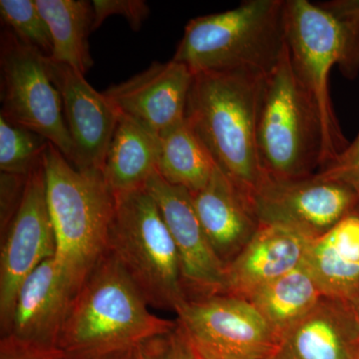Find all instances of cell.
<instances>
[{"label": "cell", "instance_id": "6da1fadb", "mask_svg": "<svg viewBox=\"0 0 359 359\" xmlns=\"http://www.w3.org/2000/svg\"><path fill=\"white\" fill-rule=\"evenodd\" d=\"M285 41L295 72L320 112L325 135L323 168L349 144L335 115L328 84L335 65L344 76H358L359 0H285Z\"/></svg>", "mask_w": 359, "mask_h": 359}, {"label": "cell", "instance_id": "7a4b0ae2", "mask_svg": "<svg viewBox=\"0 0 359 359\" xmlns=\"http://www.w3.org/2000/svg\"><path fill=\"white\" fill-rule=\"evenodd\" d=\"M149 306L108 252L73 297L56 347L69 359L132 351L143 340L176 327V320L159 318Z\"/></svg>", "mask_w": 359, "mask_h": 359}, {"label": "cell", "instance_id": "3957f363", "mask_svg": "<svg viewBox=\"0 0 359 359\" xmlns=\"http://www.w3.org/2000/svg\"><path fill=\"white\" fill-rule=\"evenodd\" d=\"M266 75L245 71L194 75L186 119L217 166L252 197L264 173L257 119Z\"/></svg>", "mask_w": 359, "mask_h": 359}, {"label": "cell", "instance_id": "277c9868", "mask_svg": "<svg viewBox=\"0 0 359 359\" xmlns=\"http://www.w3.org/2000/svg\"><path fill=\"white\" fill-rule=\"evenodd\" d=\"M44 171L47 204L56 238L54 259L76 294L107 255L115 193L102 172L76 169L52 144L44 155Z\"/></svg>", "mask_w": 359, "mask_h": 359}, {"label": "cell", "instance_id": "5b68a950", "mask_svg": "<svg viewBox=\"0 0 359 359\" xmlns=\"http://www.w3.org/2000/svg\"><path fill=\"white\" fill-rule=\"evenodd\" d=\"M285 44V0H249L189 21L172 59L194 74L245 71L268 75Z\"/></svg>", "mask_w": 359, "mask_h": 359}, {"label": "cell", "instance_id": "8992f818", "mask_svg": "<svg viewBox=\"0 0 359 359\" xmlns=\"http://www.w3.org/2000/svg\"><path fill=\"white\" fill-rule=\"evenodd\" d=\"M257 136L266 177L304 178L323 166L325 135L320 112L295 72L287 44L264 79Z\"/></svg>", "mask_w": 359, "mask_h": 359}, {"label": "cell", "instance_id": "52a82bcc", "mask_svg": "<svg viewBox=\"0 0 359 359\" xmlns=\"http://www.w3.org/2000/svg\"><path fill=\"white\" fill-rule=\"evenodd\" d=\"M115 196L108 252L149 306L176 313L188 297L178 252L159 208L145 188Z\"/></svg>", "mask_w": 359, "mask_h": 359}, {"label": "cell", "instance_id": "ba28073f", "mask_svg": "<svg viewBox=\"0 0 359 359\" xmlns=\"http://www.w3.org/2000/svg\"><path fill=\"white\" fill-rule=\"evenodd\" d=\"M0 67L2 117L41 135L72 164L74 149L60 93L49 73L48 57L6 28L1 34Z\"/></svg>", "mask_w": 359, "mask_h": 359}, {"label": "cell", "instance_id": "9c48e42d", "mask_svg": "<svg viewBox=\"0 0 359 359\" xmlns=\"http://www.w3.org/2000/svg\"><path fill=\"white\" fill-rule=\"evenodd\" d=\"M177 323L199 359H269L278 339L249 301L222 294L187 299Z\"/></svg>", "mask_w": 359, "mask_h": 359}, {"label": "cell", "instance_id": "30bf717a", "mask_svg": "<svg viewBox=\"0 0 359 359\" xmlns=\"http://www.w3.org/2000/svg\"><path fill=\"white\" fill-rule=\"evenodd\" d=\"M252 200L259 224L287 229L309 241L359 209L348 186L318 172L297 179L264 177Z\"/></svg>", "mask_w": 359, "mask_h": 359}, {"label": "cell", "instance_id": "8fae6325", "mask_svg": "<svg viewBox=\"0 0 359 359\" xmlns=\"http://www.w3.org/2000/svg\"><path fill=\"white\" fill-rule=\"evenodd\" d=\"M0 254V323H11L16 297L28 276L56 255V238L46 198L44 160L28 176L20 207L4 231Z\"/></svg>", "mask_w": 359, "mask_h": 359}, {"label": "cell", "instance_id": "7c38bea8", "mask_svg": "<svg viewBox=\"0 0 359 359\" xmlns=\"http://www.w3.org/2000/svg\"><path fill=\"white\" fill-rule=\"evenodd\" d=\"M145 189L155 200L173 238L188 299L224 294L226 266L201 226L190 192L167 183L157 172L148 180Z\"/></svg>", "mask_w": 359, "mask_h": 359}, {"label": "cell", "instance_id": "4fadbf2b", "mask_svg": "<svg viewBox=\"0 0 359 359\" xmlns=\"http://www.w3.org/2000/svg\"><path fill=\"white\" fill-rule=\"evenodd\" d=\"M48 69L62 100L66 126L74 149L73 166L103 173L119 112L104 93L94 89L83 74L70 66L48 58Z\"/></svg>", "mask_w": 359, "mask_h": 359}, {"label": "cell", "instance_id": "5bb4252c", "mask_svg": "<svg viewBox=\"0 0 359 359\" xmlns=\"http://www.w3.org/2000/svg\"><path fill=\"white\" fill-rule=\"evenodd\" d=\"M194 73L183 63L153 62L103 92L118 112L160 135L186 117Z\"/></svg>", "mask_w": 359, "mask_h": 359}, {"label": "cell", "instance_id": "9a60e30c", "mask_svg": "<svg viewBox=\"0 0 359 359\" xmlns=\"http://www.w3.org/2000/svg\"><path fill=\"white\" fill-rule=\"evenodd\" d=\"M190 194L201 226L226 268L261 226L252 198L218 166L202 190Z\"/></svg>", "mask_w": 359, "mask_h": 359}, {"label": "cell", "instance_id": "2e32d148", "mask_svg": "<svg viewBox=\"0 0 359 359\" xmlns=\"http://www.w3.org/2000/svg\"><path fill=\"white\" fill-rule=\"evenodd\" d=\"M74 295L54 257L47 259L21 285L11 323L2 335L34 346L56 347Z\"/></svg>", "mask_w": 359, "mask_h": 359}, {"label": "cell", "instance_id": "e0dca14e", "mask_svg": "<svg viewBox=\"0 0 359 359\" xmlns=\"http://www.w3.org/2000/svg\"><path fill=\"white\" fill-rule=\"evenodd\" d=\"M359 321L351 304L323 297L285 332L273 359H358Z\"/></svg>", "mask_w": 359, "mask_h": 359}, {"label": "cell", "instance_id": "ac0fdd59", "mask_svg": "<svg viewBox=\"0 0 359 359\" xmlns=\"http://www.w3.org/2000/svg\"><path fill=\"white\" fill-rule=\"evenodd\" d=\"M309 240L280 226L261 224L254 237L226 268L224 294L248 299L304 262Z\"/></svg>", "mask_w": 359, "mask_h": 359}, {"label": "cell", "instance_id": "d6986e66", "mask_svg": "<svg viewBox=\"0 0 359 359\" xmlns=\"http://www.w3.org/2000/svg\"><path fill=\"white\" fill-rule=\"evenodd\" d=\"M304 264L325 297L353 302L359 294V209L309 241Z\"/></svg>", "mask_w": 359, "mask_h": 359}, {"label": "cell", "instance_id": "ffe728a7", "mask_svg": "<svg viewBox=\"0 0 359 359\" xmlns=\"http://www.w3.org/2000/svg\"><path fill=\"white\" fill-rule=\"evenodd\" d=\"M159 135L119 113L103 175L115 194L145 188L157 172Z\"/></svg>", "mask_w": 359, "mask_h": 359}, {"label": "cell", "instance_id": "44dd1931", "mask_svg": "<svg viewBox=\"0 0 359 359\" xmlns=\"http://www.w3.org/2000/svg\"><path fill=\"white\" fill-rule=\"evenodd\" d=\"M325 295L304 262L289 273L254 292L249 301L280 339Z\"/></svg>", "mask_w": 359, "mask_h": 359}, {"label": "cell", "instance_id": "7402d4cb", "mask_svg": "<svg viewBox=\"0 0 359 359\" xmlns=\"http://www.w3.org/2000/svg\"><path fill=\"white\" fill-rule=\"evenodd\" d=\"M50 32V60L70 66L85 76L93 66L88 34L93 25L91 2L84 0H35Z\"/></svg>", "mask_w": 359, "mask_h": 359}, {"label": "cell", "instance_id": "603a6c76", "mask_svg": "<svg viewBox=\"0 0 359 359\" xmlns=\"http://www.w3.org/2000/svg\"><path fill=\"white\" fill-rule=\"evenodd\" d=\"M216 168L186 117L159 135L157 173L167 183L196 193L207 185Z\"/></svg>", "mask_w": 359, "mask_h": 359}, {"label": "cell", "instance_id": "cb8c5ba5", "mask_svg": "<svg viewBox=\"0 0 359 359\" xmlns=\"http://www.w3.org/2000/svg\"><path fill=\"white\" fill-rule=\"evenodd\" d=\"M49 142L41 135L0 116V171L29 176L43 163Z\"/></svg>", "mask_w": 359, "mask_h": 359}, {"label": "cell", "instance_id": "d4e9b609", "mask_svg": "<svg viewBox=\"0 0 359 359\" xmlns=\"http://www.w3.org/2000/svg\"><path fill=\"white\" fill-rule=\"evenodd\" d=\"M0 16L7 29L23 43L50 58V32L35 0H1Z\"/></svg>", "mask_w": 359, "mask_h": 359}, {"label": "cell", "instance_id": "484cf974", "mask_svg": "<svg viewBox=\"0 0 359 359\" xmlns=\"http://www.w3.org/2000/svg\"><path fill=\"white\" fill-rule=\"evenodd\" d=\"M133 359H199L178 323L169 332L143 340L133 349Z\"/></svg>", "mask_w": 359, "mask_h": 359}, {"label": "cell", "instance_id": "4316f807", "mask_svg": "<svg viewBox=\"0 0 359 359\" xmlns=\"http://www.w3.org/2000/svg\"><path fill=\"white\" fill-rule=\"evenodd\" d=\"M92 32L112 15H119L128 21L132 29L139 30L148 18L150 9L143 0H93Z\"/></svg>", "mask_w": 359, "mask_h": 359}, {"label": "cell", "instance_id": "83f0119b", "mask_svg": "<svg viewBox=\"0 0 359 359\" xmlns=\"http://www.w3.org/2000/svg\"><path fill=\"white\" fill-rule=\"evenodd\" d=\"M318 173L348 186L355 193L359 205V131L355 139Z\"/></svg>", "mask_w": 359, "mask_h": 359}, {"label": "cell", "instance_id": "f1b7e54d", "mask_svg": "<svg viewBox=\"0 0 359 359\" xmlns=\"http://www.w3.org/2000/svg\"><path fill=\"white\" fill-rule=\"evenodd\" d=\"M27 177L20 175L0 173V219L1 231H4L16 210L20 207L25 192Z\"/></svg>", "mask_w": 359, "mask_h": 359}, {"label": "cell", "instance_id": "f546056e", "mask_svg": "<svg viewBox=\"0 0 359 359\" xmlns=\"http://www.w3.org/2000/svg\"><path fill=\"white\" fill-rule=\"evenodd\" d=\"M0 359H69L56 347L27 344L4 335L0 340Z\"/></svg>", "mask_w": 359, "mask_h": 359}, {"label": "cell", "instance_id": "4dcf8cb0", "mask_svg": "<svg viewBox=\"0 0 359 359\" xmlns=\"http://www.w3.org/2000/svg\"><path fill=\"white\" fill-rule=\"evenodd\" d=\"M96 359H133V351L127 353L111 354V355L103 356Z\"/></svg>", "mask_w": 359, "mask_h": 359}, {"label": "cell", "instance_id": "1f68e13d", "mask_svg": "<svg viewBox=\"0 0 359 359\" xmlns=\"http://www.w3.org/2000/svg\"><path fill=\"white\" fill-rule=\"evenodd\" d=\"M349 304L353 306L354 313H355L356 318H358L359 321V294L353 299V302H349Z\"/></svg>", "mask_w": 359, "mask_h": 359}, {"label": "cell", "instance_id": "d6a6232c", "mask_svg": "<svg viewBox=\"0 0 359 359\" xmlns=\"http://www.w3.org/2000/svg\"><path fill=\"white\" fill-rule=\"evenodd\" d=\"M269 359H273V358H269Z\"/></svg>", "mask_w": 359, "mask_h": 359}, {"label": "cell", "instance_id": "836d02e7", "mask_svg": "<svg viewBox=\"0 0 359 359\" xmlns=\"http://www.w3.org/2000/svg\"><path fill=\"white\" fill-rule=\"evenodd\" d=\"M358 359H359V358H358Z\"/></svg>", "mask_w": 359, "mask_h": 359}]
</instances>
